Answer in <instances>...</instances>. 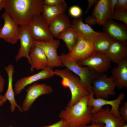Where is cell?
<instances>
[{
	"label": "cell",
	"mask_w": 127,
	"mask_h": 127,
	"mask_svg": "<svg viewBox=\"0 0 127 127\" xmlns=\"http://www.w3.org/2000/svg\"><path fill=\"white\" fill-rule=\"evenodd\" d=\"M114 41L109 35L103 32L96 36L92 43L95 51L105 54Z\"/></svg>",
	"instance_id": "obj_25"
},
{
	"label": "cell",
	"mask_w": 127,
	"mask_h": 127,
	"mask_svg": "<svg viewBox=\"0 0 127 127\" xmlns=\"http://www.w3.org/2000/svg\"><path fill=\"white\" fill-rule=\"evenodd\" d=\"M110 111V108L107 107L94 114L91 123L103 124V127H122L127 123L122 118L115 117Z\"/></svg>",
	"instance_id": "obj_16"
},
{
	"label": "cell",
	"mask_w": 127,
	"mask_h": 127,
	"mask_svg": "<svg viewBox=\"0 0 127 127\" xmlns=\"http://www.w3.org/2000/svg\"><path fill=\"white\" fill-rule=\"evenodd\" d=\"M34 45L41 48L44 52L48 61L47 67L52 68L64 66L61 62L57 53L60 45L59 40H54L45 42L34 41Z\"/></svg>",
	"instance_id": "obj_9"
},
{
	"label": "cell",
	"mask_w": 127,
	"mask_h": 127,
	"mask_svg": "<svg viewBox=\"0 0 127 127\" xmlns=\"http://www.w3.org/2000/svg\"><path fill=\"white\" fill-rule=\"evenodd\" d=\"M5 0H0V11L4 8Z\"/></svg>",
	"instance_id": "obj_38"
},
{
	"label": "cell",
	"mask_w": 127,
	"mask_h": 127,
	"mask_svg": "<svg viewBox=\"0 0 127 127\" xmlns=\"http://www.w3.org/2000/svg\"><path fill=\"white\" fill-rule=\"evenodd\" d=\"M88 6L87 9L85 12L84 14H85L88 13L90 8L94 5H95L98 1V0H88Z\"/></svg>",
	"instance_id": "obj_34"
},
{
	"label": "cell",
	"mask_w": 127,
	"mask_h": 127,
	"mask_svg": "<svg viewBox=\"0 0 127 127\" xmlns=\"http://www.w3.org/2000/svg\"><path fill=\"white\" fill-rule=\"evenodd\" d=\"M82 20L80 16L72 20L71 28L78 37L92 42L95 37L101 32L95 31L90 26L83 23Z\"/></svg>",
	"instance_id": "obj_18"
},
{
	"label": "cell",
	"mask_w": 127,
	"mask_h": 127,
	"mask_svg": "<svg viewBox=\"0 0 127 127\" xmlns=\"http://www.w3.org/2000/svg\"><path fill=\"white\" fill-rule=\"evenodd\" d=\"M95 51L92 42L79 37L72 50L66 55L69 60L77 62L88 58Z\"/></svg>",
	"instance_id": "obj_10"
},
{
	"label": "cell",
	"mask_w": 127,
	"mask_h": 127,
	"mask_svg": "<svg viewBox=\"0 0 127 127\" xmlns=\"http://www.w3.org/2000/svg\"><path fill=\"white\" fill-rule=\"evenodd\" d=\"M105 54L111 62L118 64L127 58V45L121 41L114 40Z\"/></svg>",
	"instance_id": "obj_21"
},
{
	"label": "cell",
	"mask_w": 127,
	"mask_h": 127,
	"mask_svg": "<svg viewBox=\"0 0 127 127\" xmlns=\"http://www.w3.org/2000/svg\"><path fill=\"white\" fill-rule=\"evenodd\" d=\"M3 96V95H0V106L3 105V103L2 102L1 99Z\"/></svg>",
	"instance_id": "obj_39"
},
{
	"label": "cell",
	"mask_w": 127,
	"mask_h": 127,
	"mask_svg": "<svg viewBox=\"0 0 127 127\" xmlns=\"http://www.w3.org/2000/svg\"><path fill=\"white\" fill-rule=\"evenodd\" d=\"M67 8V4L66 2L55 6H49L44 4L42 15L49 26L58 16L65 13Z\"/></svg>",
	"instance_id": "obj_24"
},
{
	"label": "cell",
	"mask_w": 127,
	"mask_h": 127,
	"mask_svg": "<svg viewBox=\"0 0 127 127\" xmlns=\"http://www.w3.org/2000/svg\"><path fill=\"white\" fill-rule=\"evenodd\" d=\"M55 75L62 79V85L68 87L71 91V99L67 106H71L76 104L83 98L89 96L90 93L83 83L79 78L67 69H56Z\"/></svg>",
	"instance_id": "obj_3"
},
{
	"label": "cell",
	"mask_w": 127,
	"mask_h": 127,
	"mask_svg": "<svg viewBox=\"0 0 127 127\" xmlns=\"http://www.w3.org/2000/svg\"><path fill=\"white\" fill-rule=\"evenodd\" d=\"M84 23L90 26L97 24L96 19L94 16H89L86 17L84 20Z\"/></svg>",
	"instance_id": "obj_33"
},
{
	"label": "cell",
	"mask_w": 127,
	"mask_h": 127,
	"mask_svg": "<svg viewBox=\"0 0 127 127\" xmlns=\"http://www.w3.org/2000/svg\"><path fill=\"white\" fill-rule=\"evenodd\" d=\"M88 97L83 98L72 106H67L60 113L59 118L65 119L70 127H84L91 123L93 114L92 107L88 105Z\"/></svg>",
	"instance_id": "obj_2"
},
{
	"label": "cell",
	"mask_w": 127,
	"mask_h": 127,
	"mask_svg": "<svg viewBox=\"0 0 127 127\" xmlns=\"http://www.w3.org/2000/svg\"><path fill=\"white\" fill-rule=\"evenodd\" d=\"M4 84V79L0 74V95L3 91Z\"/></svg>",
	"instance_id": "obj_36"
},
{
	"label": "cell",
	"mask_w": 127,
	"mask_h": 127,
	"mask_svg": "<svg viewBox=\"0 0 127 127\" xmlns=\"http://www.w3.org/2000/svg\"><path fill=\"white\" fill-rule=\"evenodd\" d=\"M78 37L76 34L70 27L63 31L59 35L56 37L64 41L69 52H70L74 47Z\"/></svg>",
	"instance_id": "obj_26"
},
{
	"label": "cell",
	"mask_w": 127,
	"mask_h": 127,
	"mask_svg": "<svg viewBox=\"0 0 127 127\" xmlns=\"http://www.w3.org/2000/svg\"><path fill=\"white\" fill-rule=\"evenodd\" d=\"M4 70L7 73L8 77V85L7 91L3 95L1 100L4 103L7 100L9 101L11 104L10 110L11 112H14L16 107L19 110L22 112L23 111L22 108L16 103L15 98L14 91L12 86L13 75L14 72L13 66L10 64L5 67Z\"/></svg>",
	"instance_id": "obj_17"
},
{
	"label": "cell",
	"mask_w": 127,
	"mask_h": 127,
	"mask_svg": "<svg viewBox=\"0 0 127 127\" xmlns=\"http://www.w3.org/2000/svg\"><path fill=\"white\" fill-rule=\"evenodd\" d=\"M122 127H127V124L126 123L124 126H123Z\"/></svg>",
	"instance_id": "obj_40"
},
{
	"label": "cell",
	"mask_w": 127,
	"mask_h": 127,
	"mask_svg": "<svg viewBox=\"0 0 127 127\" xmlns=\"http://www.w3.org/2000/svg\"><path fill=\"white\" fill-rule=\"evenodd\" d=\"M71 22L69 17L65 13L56 17L48 26L50 31L53 37H56L60 34L70 28Z\"/></svg>",
	"instance_id": "obj_23"
},
{
	"label": "cell",
	"mask_w": 127,
	"mask_h": 127,
	"mask_svg": "<svg viewBox=\"0 0 127 127\" xmlns=\"http://www.w3.org/2000/svg\"><path fill=\"white\" fill-rule=\"evenodd\" d=\"M39 127H70L67 121L64 119H60L57 122L52 124Z\"/></svg>",
	"instance_id": "obj_29"
},
{
	"label": "cell",
	"mask_w": 127,
	"mask_h": 127,
	"mask_svg": "<svg viewBox=\"0 0 127 127\" xmlns=\"http://www.w3.org/2000/svg\"><path fill=\"white\" fill-rule=\"evenodd\" d=\"M59 57L61 62L64 66L79 77L89 93L92 91V82L99 74L87 67L80 66L76 62L69 60L66 54L62 53Z\"/></svg>",
	"instance_id": "obj_4"
},
{
	"label": "cell",
	"mask_w": 127,
	"mask_h": 127,
	"mask_svg": "<svg viewBox=\"0 0 127 127\" xmlns=\"http://www.w3.org/2000/svg\"><path fill=\"white\" fill-rule=\"evenodd\" d=\"M91 123V125L86 126L84 127H103L104 126L103 124L100 123Z\"/></svg>",
	"instance_id": "obj_37"
},
{
	"label": "cell",
	"mask_w": 127,
	"mask_h": 127,
	"mask_svg": "<svg viewBox=\"0 0 127 127\" xmlns=\"http://www.w3.org/2000/svg\"><path fill=\"white\" fill-rule=\"evenodd\" d=\"M94 95L92 91L90 92L87 103L89 106L92 107V111L93 114L101 111L103 106L108 105L111 106L110 111L114 116L118 118L121 117L119 113V107L125 96L123 92L120 93L117 99L111 100L102 98L95 99Z\"/></svg>",
	"instance_id": "obj_8"
},
{
	"label": "cell",
	"mask_w": 127,
	"mask_h": 127,
	"mask_svg": "<svg viewBox=\"0 0 127 127\" xmlns=\"http://www.w3.org/2000/svg\"><path fill=\"white\" fill-rule=\"evenodd\" d=\"M112 19L121 21L127 25V11L114 9Z\"/></svg>",
	"instance_id": "obj_27"
},
{
	"label": "cell",
	"mask_w": 127,
	"mask_h": 127,
	"mask_svg": "<svg viewBox=\"0 0 127 127\" xmlns=\"http://www.w3.org/2000/svg\"><path fill=\"white\" fill-rule=\"evenodd\" d=\"M65 2L64 0H44V4L49 6H55Z\"/></svg>",
	"instance_id": "obj_31"
},
{
	"label": "cell",
	"mask_w": 127,
	"mask_h": 127,
	"mask_svg": "<svg viewBox=\"0 0 127 127\" xmlns=\"http://www.w3.org/2000/svg\"><path fill=\"white\" fill-rule=\"evenodd\" d=\"M55 75L52 68L47 67L36 74L23 77L18 80L14 85V92L17 94H19L28 85L40 80L51 78Z\"/></svg>",
	"instance_id": "obj_14"
},
{
	"label": "cell",
	"mask_w": 127,
	"mask_h": 127,
	"mask_svg": "<svg viewBox=\"0 0 127 127\" xmlns=\"http://www.w3.org/2000/svg\"><path fill=\"white\" fill-rule=\"evenodd\" d=\"M115 8L124 10H127V0H118Z\"/></svg>",
	"instance_id": "obj_32"
},
{
	"label": "cell",
	"mask_w": 127,
	"mask_h": 127,
	"mask_svg": "<svg viewBox=\"0 0 127 127\" xmlns=\"http://www.w3.org/2000/svg\"><path fill=\"white\" fill-rule=\"evenodd\" d=\"M119 114L126 123L127 122V102H124L119 109Z\"/></svg>",
	"instance_id": "obj_30"
},
{
	"label": "cell",
	"mask_w": 127,
	"mask_h": 127,
	"mask_svg": "<svg viewBox=\"0 0 127 127\" xmlns=\"http://www.w3.org/2000/svg\"><path fill=\"white\" fill-rule=\"evenodd\" d=\"M116 86L111 76L99 74L92 82L91 90L96 98L107 99L115 94Z\"/></svg>",
	"instance_id": "obj_6"
},
{
	"label": "cell",
	"mask_w": 127,
	"mask_h": 127,
	"mask_svg": "<svg viewBox=\"0 0 127 127\" xmlns=\"http://www.w3.org/2000/svg\"><path fill=\"white\" fill-rule=\"evenodd\" d=\"M117 0H108L109 4L113 13Z\"/></svg>",
	"instance_id": "obj_35"
},
{
	"label": "cell",
	"mask_w": 127,
	"mask_h": 127,
	"mask_svg": "<svg viewBox=\"0 0 127 127\" xmlns=\"http://www.w3.org/2000/svg\"><path fill=\"white\" fill-rule=\"evenodd\" d=\"M29 53L31 71H33L35 69L37 70H42L47 67V58L41 48L34 45L31 48Z\"/></svg>",
	"instance_id": "obj_22"
},
{
	"label": "cell",
	"mask_w": 127,
	"mask_h": 127,
	"mask_svg": "<svg viewBox=\"0 0 127 127\" xmlns=\"http://www.w3.org/2000/svg\"><path fill=\"white\" fill-rule=\"evenodd\" d=\"M25 25L35 41L45 42L54 39L46 21L41 14L34 16Z\"/></svg>",
	"instance_id": "obj_5"
},
{
	"label": "cell",
	"mask_w": 127,
	"mask_h": 127,
	"mask_svg": "<svg viewBox=\"0 0 127 127\" xmlns=\"http://www.w3.org/2000/svg\"><path fill=\"white\" fill-rule=\"evenodd\" d=\"M43 0H5L4 8L18 25H25L34 16L41 15Z\"/></svg>",
	"instance_id": "obj_1"
},
{
	"label": "cell",
	"mask_w": 127,
	"mask_h": 127,
	"mask_svg": "<svg viewBox=\"0 0 127 127\" xmlns=\"http://www.w3.org/2000/svg\"><path fill=\"white\" fill-rule=\"evenodd\" d=\"M2 17L4 23L0 28V38L13 44L16 43L19 38V27L6 12H4L2 14Z\"/></svg>",
	"instance_id": "obj_12"
},
{
	"label": "cell",
	"mask_w": 127,
	"mask_h": 127,
	"mask_svg": "<svg viewBox=\"0 0 127 127\" xmlns=\"http://www.w3.org/2000/svg\"><path fill=\"white\" fill-rule=\"evenodd\" d=\"M102 26L104 32L114 40L120 41L127 44V25L111 19L107 21Z\"/></svg>",
	"instance_id": "obj_15"
},
{
	"label": "cell",
	"mask_w": 127,
	"mask_h": 127,
	"mask_svg": "<svg viewBox=\"0 0 127 127\" xmlns=\"http://www.w3.org/2000/svg\"></svg>",
	"instance_id": "obj_41"
},
{
	"label": "cell",
	"mask_w": 127,
	"mask_h": 127,
	"mask_svg": "<svg viewBox=\"0 0 127 127\" xmlns=\"http://www.w3.org/2000/svg\"><path fill=\"white\" fill-rule=\"evenodd\" d=\"M19 28V40L20 42V47L15 56L16 60L17 61L22 57H25L29 64H31V61L29 53L31 48L34 46V40L26 25L20 26Z\"/></svg>",
	"instance_id": "obj_13"
},
{
	"label": "cell",
	"mask_w": 127,
	"mask_h": 127,
	"mask_svg": "<svg viewBox=\"0 0 127 127\" xmlns=\"http://www.w3.org/2000/svg\"><path fill=\"white\" fill-rule=\"evenodd\" d=\"M69 12L71 16L76 18L80 17L82 14V10L79 7L73 5L70 8Z\"/></svg>",
	"instance_id": "obj_28"
},
{
	"label": "cell",
	"mask_w": 127,
	"mask_h": 127,
	"mask_svg": "<svg viewBox=\"0 0 127 127\" xmlns=\"http://www.w3.org/2000/svg\"><path fill=\"white\" fill-rule=\"evenodd\" d=\"M112 14L108 0H98L92 12V16L96 19L97 24L101 26L107 20L111 19Z\"/></svg>",
	"instance_id": "obj_19"
},
{
	"label": "cell",
	"mask_w": 127,
	"mask_h": 127,
	"mask_svg": "<svg viewBox=\"0 0 127 127\" xmlns=\"http://www.w3.org/2000/svg\"></svg>",
	"instance_id": "obj_42"
},
{
	"label": "cell",
	"mask_w": 127,
	"mask_h": 127,
	"mask_svg": "<svg viewBox=\"0 0 127 127\" xmlns=\"http://www.w3.org/2000/svg\"><path fill=\"white\" fill-rule=\"evenodd\" d=\"M53 91L51 86L44 83H35L29 87L26 90V95L23 103L22 108L23 111H28L39 97L42 95L50 94Z\"/></svg>",
	"instance_id": "obj_11"
},
{
	"label": "cell",
	"mask_w": 127,
	"mask_h": 127,
	"mask_svg": "<svg viewBox=\"0 0 127 127\" xmlns=\"http://www.w3.org/2000/svg\"><path fill=\"white\" fill-rule=\"evenodd\" d=\"M111 75L116 86L119 90L127 88V58L111 70Z\"/></svg>",
	"instance_id": "obj_20"
},
{
	"label": "cell",
	"mask_w": 127,
	"mask_h": 127,
	"mask_svg": "<svg viewBox=\"0 0 127 127\" xmlns=\"http://www.w3.org/2000/svg\"><path fill=\"white\" fill-rule=\"evenodd\" d=\"M111 62L105 54L96 51L88 58L76 62L79 66L87 67L99 74L108 71Z\"/></svg>",
	"instance_id": "obj_7"
}]
</instances>
